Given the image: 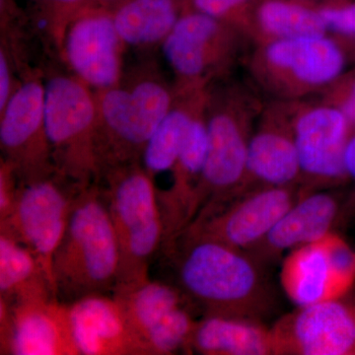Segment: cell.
Wrapping results in <instances>:
<instances>
[{
	"label": "cell",
	"instance_id": "cell-24",
	"mask_svg": "<svg viewBox=\"0 0 355 355\" xmlns=\"http://www.w3.org/2000/svg\"><path fill=\"white\" fill-rule=\"evenodd\" d=\"M193 116L186 110L172 109L156 128L141 157L142 166L151 177L172 171Z\"/></svg>",
	"mask_w": 355,
	"mask_h": 355
},
{
	"label": "cell",
	"instance_id": "cell-16",
	"mask_svg": "<svg viewBox=\"0 0 355 355\" xmlns=\"http://www.w3.org/2000/svg\"><path fill=\"white\" fill-rule=\"evenodd\" d=\"M340 210V200L336 195L327 191H307L287 210L268 234L247 252L263 265L277 260L284 252L334 232Z\"/></svg>",
	"mask_w": 355,
	"mask_h": 355
},
{
	"label": "cell",
	"instance_id": "cell-32",
	"mask_svg": "<svg viewBox=\"0 0 355 355\" xmlns=\"http://www.w3.org/2000/svg\"><path fill=\"white\" fill-rule=\"evenodd\" d=\"M342 111L347 116V120L355 123V83L352 85L349 96L343 102Z\"/></svg>",
	"mask_w": 355,
	"mask_h": 355
},
{
	"label": "cell",
	"instance_id": "cell-21",
	"mask_svg": "<svg viewBox=\"0 0 355 355\" xmlns=\"http://www.w3.org/2000/svg\"><path fill=\"white\" fill-rule=\"evenodd\" d=\"M112 294L121 305L128 323L144 343L147 352V335L162 323L173 311L181 306L191 305L176 286L162 280H153L150 277L132 284H120Z\"/></svg>",
	"mask_w": 355,
	"mask_h": 355
},
{
	"label": "cell",
	"instance_id": "cell-4",
	"mask_svg": "<svg viewBox=\"0 0 355 355\" xmlns=\"http://www.w3.org/2000/svg\"><path fill=\"white\" fill-rule=\"evenodd\" d=\"M96 101L98 178L114 168L141 162L147 142L172 110L169 91L153 79L132 88L118 85L100 90Z\"/></svg>",
	"mask_w": 355,
	"mask_h": 355
},
{
	"label": "cell",
	"instance_id": "cell-8",
	"mask_svg": "<svg viewBox=\"0 0 355 355\" xmlns=\"http://www.w3.org/2000/svg\"><path fill=\"white\" fill-rule=\"evenodd\" d=\"M280 282L297 307L343 297L355 282V252L336 233H329L291 251Z\"/></svg>",
	"mask_w": 355,
	"mask_h": 355
},
{
	"label": "cell",
	"instance_id": "cell-17",
	"mask_svg": "<svg viewBox=\"0 0 355 355\" xmlns=\"http://www.w3.org/2000/svg\"><path fill=\"white\" fill-rule=\"evenodd\" d=\"M265 60L270 69L308 87L331 83L345 67L342 50L324 35L273 40L266 48Z\"/></svg>",
	"mask_w": 355,
	"mask_h": 355
},
{
	"label": "cell",
	"instance_id": "cell-9",
	"mask_svg": "<svg viewBox=\"0 0 355 355\" xmlns=\"http://www.w3.org/2000/svg\"><path fill=\"white\" fill-rule=\"evenodd\" d=\"M270 330L272 355H355V300L297 307Z\"/></svg>",
	"mask_w": 355,
	"mask_h": 355
},
{
	"label": "cell",
	"instance_id": "cell-29",
	"mask_svg": "<svg viewBox=\"0 0 355 355\" xmlns=\"http://www.w3.org/2000/svg\"><path fill=\"white\" fill-rule=\"evenodd\" d=\"M248 0H191L196 10L217 20L223 19L241 8Z\"/></svg>",
	"mask_w": 355,
	"mask_h": 355
},
{
	"label": "cell",
	"instance_id": "cell-7",
	"mask_svg": "<svg viewBox=\"0 0 355 355\" xmlns=\"http://www.w3.org/2000/svg\"><path fill=\"white\" fill-rule=\"evenodd\" d=\"M305 193L298 184L257 189L205 207L186 229L249 251Z\"/></svg>",
	"mask_w": 355,
	"mask_h": 355
},
{
	"label": "cell",
	"instance_id": "cell-1",
	"mask_svg": "<svg viewBox=\"0 0 355 355\" xmlns=\"http://www.w3.org/2000/svg\"><path fill=\"white\" fill-rule=\"evenodd\" d=\"M158 254L171 270L170 284L203 315L261 322L275 307L265 265L244 250L184 229Z\"/></svg>",
	"mask_w": 355,
	"mask_h": 355
},
{
	"label": "cell",
	"instance_id": "cell-3",
	"mask_svg": "<svg viewBox=\"0 0 355 355\" xmlns=\"http://www.w3.org/2000/svg\"><path fill=\"white\" fill-rule=\"evenodd\" d=\"M97 183L118 238L121 263L116 286L149 279L151 263L165 239L154 178L137 162L105 172Z\"/></svg>",
	"mask_w": 355,
	"mask_h": 355
},
{
	"label": "cell",
	"instance_id": "cell-33",
	"mask_svg": "<svg viewBox=\"0 0 355 355\" xmlns=\"http://www.w3.org/2000/svg\"><path fill=\"white\" fill-rule=\"evenodd\" d=\"M98 3H108V2L114 1V0H96Z\"/></svg>",
	"mask_w": 355,
	"mask_h": 355
},
{
	"label": "cell",
	"instance_id": "cell-26",
	"mask_svg": "<svg viewBox=\"0 0 355 355\" xmlns=\"http://www.w3.org/2000/svg\"><path fill=\"white\" fill-rule=\"evenodd\" d=\"M48 17L55 36L62 46L65 28L79 11L90 6L93 0H32Z\"/></svg>",
	"mask_w": 355,
	"mask_h": 355
},
{
	"label": "cell",
	"instance_id": "cell-18",
	"mask_svg": "<svg viewBox=\"0 0 355 355\" xmlns=\"http://www.w3.org/2000/svg\"><path fill=\"white\" fill-rule=\"evenodd\" d=\"M299 181L300 166L293 133L284 128H263L250 137L246 173L233 198L257 189L292 186Z\"/></svg>",
	"mask_w": 355,
	"mask_h": 355
},
{
	"label": "cell",
	"instance_id": "cell-20",
	"mask_svg": "<svg viewBox=\"0 0 355 355\" xmlns=\"http://www.w3.org/2000/svg\"><path fill=\"white\" fill-rule=\"evenodd\" d=\"M51 298H57L53 282L38 259L12 236L0 232V299L15 304Z\"/></svg>",
	"mask_w": 355,
	"mask_h": 355
},
{
	"label": "cell",
	"instance_id": "cell-10",
	"mask_svg": "<svg viewBox=\"0 0 355 355\" xmlns=\"http://www.w3.org/2000/svg\"><path fill=\"white\" fill-rule=\"evenodd\" d=\"M2 159L20 182L55 172L44 127V86L30 79L15 89L0 119Z\"/></svg>",
	"mask_w": 355,
	"mask_h": 355
},
{
	"label": "cell",
	"instance_id": "cell-30",
	"mask_svg": "<svg viewBox=\"0 0 355 355\" xmlns=\"http://www.w3.org/2000/svg\"><path fill=\"white\" fill-rule=\"evenodd\" d=\"M15 90L12 89V72L6 51H0V112L6 108L7 103Z\"/></svg>",
	"mask_w": 355,
	"mask_h": 355
},
{
	"label": "cell",
	"instance_id": "cell-28",
	"mask_svg": "<svg viewBox=\"0 0 355 355\" xmlns=\"http://www.w3.org/2000/svg\"><path fill=\"white\" fill-rule=\"evenodd\" d=\"M327 30L355 36V2L342 6H328L319 10Z\"/></svg>",
	"mask_w": 355,
	"mask_h": 355
},
{
	"label": "cell",
	"instance_id": "cell-13",
	"mask_svg": "<svg viewBox=\"0 0 355 355\" xmlns=\"http://www.w3.org/2000/svg\"><path fill=\"white\" fill-rule=\"evenodd\" d=\"M349 123L342 109L318 107L298 116L293 125L302 188L315 191L347 177L343 154L349 137Z\"/></svg>",
	"mask_w": 355,
	"mask_h": 355
},
{
	"label": "cell",
	"instance_id": "cell-6",
	"mask_svg": "<svg viewBox=\"0 0 355 355\" xmlns=\"http://www.w3.org/2000/svg\"><path fill=\"white\" fill-rule=\"evenodd\" d=\"M81 190L83 189L55 172L20 182L12 214L0 223V232L12 236L38 259L53 286L51 261L67 230L74 200Z\"/></svg>",
	"mask_w": 355,
	"mask_h": 355
},
{
	"label": "cell",
	"instance_id": "cell-12",
	"mask_svg": "<svg viewBox=\"0 0 355 355\" xmlns=\"http://www.w3.org/2000/svg\"><path fill=\"white\" fill-rule=\"evenodd\" d=\"M121 43L113 12L89 6L70 20L60 48L76 77L104 90L119 85Z\"/></svg>",
	"mask_w": 355,
	"mask_h": 355
},
{
	"label": "cell",
	"instance_id": "cell-27",
	"mask_svg": "<svg viewBox=\"0 0 355 355\" xmlns=\"http://www.w3.org/2000/svg\"><path fill=\"white\" fill-rule=\"evenodd\" d=\"M20 180L12 166L1 159L0 166V223L6 221L12 214L18 193Z\"/></svg>",
	"mask_w": 355,
	"mask_h": 355
},
{
	"label": "cell",
	"instance_id": "cell-31",
	"mask_svg": "<svg viewBox=\"0 0 355 355\" xmlns=\"http://www.w3.org/2000/svg\"><path fill=\"white\" fill-rule=\"evenodd\" d=\"M345 172L347 177L355 180V133L350 135L345 144V154H343Z\"/></svg>",
	"mask_w": 355,
	"mask_h": 355
},
{
	"label": "cell",
	"instance_id": "cell-23",
	"mask_svg": "<svg viewBox=\"0 0 355 355\" xmlns=\"http://www.w3.org/2000/svg\"><path fill=\"white\" fill-rule=\"evenodd\" d=\"M257 17L261 29L275 40L322 36L327 32L319 11L288 0H266Z\"/></svg>",
	"mask_w": 355,
	"mask_h": 355
},
{
	"label": "cell",
	"instance_id": "cell-14",
	"mask_svg": "<svg viewBox=\"0 0 355 355\" xmlns=\"http://www.w3.org/2000/svg\"><path fill=\"white\" fill-rule=\"evenodd\" d=\"M207 127L209 149L193 198L190 224L207 205L232 200L246 173L250 137L242 121L234 114L218 110L210 114Z\"/></svg>",
	"mask_w": 355,
	"mask_h": 355
},
{
	"label": "cell",
	"instance_id": "cell-11",
	"mask_svg": "<svg viewBox=\"0 0 355 355\" xmlns=\"http://www.w3.org/2000/svg\"><path fill=\"white\" fill-rule=\"evenodd\" d=\"M0 352L12 355H79L69 305L57 298L7 304L0 299Z\"/></svg>",
	"mask_w": 355,
	"mask_h": 355
},
{
	"label": "cell",
	"instance_id": "cell-5",
	"mask_svg": "<svg viewBox=\"0 0 355 355\" xmlns=\"http://www.w3.org/2000/svg\"><path fill=\"white\" fill-rule=\"evenodd\" d=\"M98 106L78 77L55 76L44 86V127L55 173L84 189L97 183Z\"/></svg>",
	"mask_w": 355,
	"mask_h": 355
},
{
	"label": "cell",
	"instance_id": "cell-22",
	"mask_svg": "<svg viewBox=\"0 0 355 355\" xmlns=\"http://www.w3.org/2000/svg\"><path fill=\"white\" fill-rule=\"evenodd\" d=\"M113 16L123 43L146 46L164 41L181 15L177 0H123Z\"/></svg>",
	"mask_w": 355,
	"mask_h": 355
},
{
	"label": "cell",
	"instance_id": "cell-2",
	"mask_svg": "<svg viewBox=\"0 0 355 355\" xmlns=\"http://www.w3.org/2000/svg\"><path fill=\"white\" fill-rule=\"evenodd\" d=\"M120 249L98 183L79 191L69 224L51 261L53 287L70 304L95 294H112L119 282Z\"/></svg>",
	"mask_w": 355,
	"mask_h": 355
},
{
	"label": "cell",
	"instance_id": "cell-25",
	"mask_svg": "<svg viewBox=\"0 0 355 355\" xmlns=\"http://www.w3.org/2000/svg\"><path fill=\"white\" fill-rule=\"evenodd\" d=\"M217 40H209L173 31L163 41L166 60L176 73L196 78L205 73L211 62L212 49Z\"/></svg>",
	"mask_w": 355,
	"mask_h": 355
},
{
	"label": "cell",
	"instance_id": "cell-15",
	"mask_svg": "<svg viewBox=\"0 0 355 355\" xmlns=\"http://www.w3.org/2000/svg\"><path fill=\"white\" fill-rule=\"evenodd\" d=\"M67 305L79 355H148L113 294H95Z\"/></svg>",
	"mask_w": 355,
	"mask_h": 355
},
{
	"label": "cell",
	"instance_id": "cell-19",
	"mask_svg": "<svg viewBox=\"0 0 355 355\" xmlns=\"http://www.w3.org/2000/svg\"><path fill=\"white\" fill-rule=\"evenodd\" d=\"M188 352L202 355H272L270 329L260 321L203 315L197 321Z\"/></svg>",
	"mask_w": 355,
	"mask_h": 355
}]
</instances>
